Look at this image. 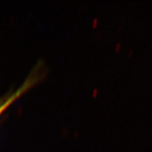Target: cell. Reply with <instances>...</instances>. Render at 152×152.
Here are the masks:
<instances>
[{
  "mask_svg": "<svg viewBox=\"0 0 152 152\" xmlns=\"http://www.w3.org/2000/svg\"><path fill=\"white\" fill-rule=\"evenodd\" d=\"M29 85H30V83H28H28L27 84H25L20 89V90H18L16 93H15L14 94H13L12 96H11V97L9 99H7V101H6L4 103L2 104V105L0 106V114L1 113V112H3L4 111V110L6 109V108H7V106H9L11 103H12L13 102H14L15 99H17V97H18V96H20V95L23 92V91L25 90H26L28 87H29Z\"/></svg>",
  "mask_w": 152,
  "mask_h": 152,
  "instance_id": "1",
  "label": "cell"
},
{
  "mask_svg": "<svg viewBox=\"0 0 152 152\" xmlns=\"http://www.w3.org/2000/svg\"><path fill=\"white\" fill-rule=\"evenodd\" d=\"M121 44L120 42H118L116 43V45H115V49L116 51H118L120 49H121Z\"/></svg>",
  "mask_w": 152,
  "mask_h": 152,
  "instance_id": "3",
  "label": "cell"
},
{
  "mask_svg": "<svg viewBox=\"0 0 152 152\" xmlns=\"http://www.w3.org/2000/svg\"><path fill=\"white\" fill-rule=\"evenodd\" d=\"M78 134H79L78 131H75V133H74V135H75V137H77V135H78Z\"/></svg>",
  "mask_w": 152,
  "mask_h": 152,
  "instance_id": "5",
  "label": "cell"
},
{
  "mask_svg": "<svg viewBox=\"0 0 152 152\" xmlns=\"http://www.w3.org/2000/svg\"><path fill=\"white\" fill-rule=\"evenodd\" d=\"M92 25V26H94V27H96L98 25V18H94V19H93Z\"/></svg>",
  "mask_w": 152,
  "mask_h": 152,
  "instance_id": "2",
  "label": "cell"
},
{
  "mask_svg": "<svg viewBox=\"0 0 152 152\" xmlns=\"http://www.w3.org/2000/svg\"><path fill=\"white\" fill-rule=\"evenodd\" d=\"M97 94H98V90H97V89H94V90H93V92H92L93 96H96Z\"/></svg>",
  "mask_w": 152,
  "mask_h": 152,
  "instance_id": "4",
  "label": "cell"
},
{
  "mask_svg": "<svg viewBox=\"0 0 152 152\" xmlns=\"http://www.w3.org/2000/svg\"><path fill=\"white\" fill-rule=\"evenodd\" d=\"M132 52H133V50L132 49H130V50H129V52H128V54H130V55H131L132 54Z\"/></svg>",
  "mask_w": 152,
  "mask_h": 152,
  "instance_id": "6",
  "label": "cell"
}]
</instances>
